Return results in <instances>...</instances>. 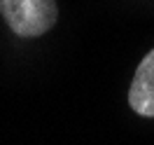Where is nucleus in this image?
<instances>
[{
    "mask_svg": "<svg viewBox=\"0 0 154 145\" xmlns=\"http://www.w3.org/2000/svg\"><path fill=\"white\" fill-rule=\"evenodd\" d=\"M0 17L19 38H38L54 28L58 19L56 0H0Z\"/></svg>",
    "mask_w": 154,
    "mask_h": 145,
    "instance_id": "obj_1",
    "label": "nucleus"
},
{
    "mask_svg": "<svg viewBox=\"0 0 154 145\" xmlns=\"http://www.w3.org/2000/svg\"><path fill=\"white\" fill-rule=\"evenodd\" d=\"M128 106L140 117H154V49H149L135 68L128 87Z\"/></svg>",
    "mask_w": 154,
    "mask_h": 145,
    "instance_id": "obj_2",
    "label": "nucleus"
}]
</instances>
